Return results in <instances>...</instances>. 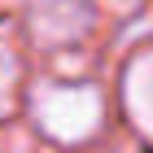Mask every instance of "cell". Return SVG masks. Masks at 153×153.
Returning <instances> with one entry per match:
<instances>
[{"label": "cell", "instance_id": "cell-1", "mask_svg": "<svg viewBox=\"0 0 153 153\" xmlns=\"http://www.w3.org/2000/svg\"><path fill=\"white\" fill-rule=\"evenodd\" d=\"M101 92L96 88H66V83H44L35 92V118L53 140H83L101 127Z\"/></svg>", "mask_w": 153, "mask_h": 153}, {"label": "cell", "instance_id": "cell-2", "mask_svg": "<svg viewBox=\"0 0 153 153\" xmlns=\"http://www.w3.org/2000/svg\"><path fill=\"white\" fill-rule=\"evenodd\" d=\"M31 26L44 44H66L88 31V4L83 0H39Z\"/></svg>", "mask_w": 153, "mask_h": 153}, {"label": "cell", "instance_id": "cell-3", "mask_svg": "<svg viewBox=\"0 0 153 153\" xmlns=\"http://www.w3.org/2000/svg\"><path fill=\"white\" fill-rule=\"evenodd\" d=\"M123 101H127V114L136 118V127L153 136V48L131 57L127 74H123Z\"/></svg>", "mask_w": 153, "mask_h": 153}, {"label": "cell", "instance_id": "cell-4", "mask_svg": "<svg viewBox=\"0 0 153 153\" xmlns=\"http://www.w3.org/2000/svg\"><path fill=\"white\" fill-rule=\"evenodd\" d=\"M13 92H18V61H13V53H9V48L0 44V118L9 114Z\"/></svg>", "mask_w": 153, "mask_h": 153}, {"label": "cell", "instance_id": "cell-5", "mask_svg": "<svg viewBox=\"0 0 153 153\" xmlns=\"http://www.w3.org/2000/svg\"><path fill=\"white\" fill-rule=\"evenodd\" d=\"M105 4H114V9H136L140 0H105Z\"/></svg>", "mask_w": 153, "mask_h": 153}]
</instances>
